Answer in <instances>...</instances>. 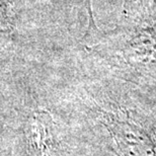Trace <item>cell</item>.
<instances>
[{"label": "cell", "instance_id": "cell-1", "mask_svg": "<svg viewBox=\"0 0 156 156\" xmlns=\"http://www.w3.org/2000/svg\"><path fill=\"white\" fill-rule=\"evenodd\" d=\"M153 1L154 0H124V15L138 11L151 4Z\"/></svg>", "mask_w": 156, "mask_h": 156}]
</instances>
